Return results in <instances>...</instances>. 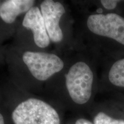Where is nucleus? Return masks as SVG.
Wrapping results in <instances>:
<instances>
[{
    "instance_id": "f257e3e1",
    "label": "nucleus",
    "mask_w": 124,
    "mask_h": 124,
    "mask_svg": "<svg viewBox=\"0 0 124 124\" xmlns=\"http://www.w3.org/2000/svg\"><path fill=\"white\" fill-rule=\"evenodd\" d=\"M91 33L100 38L113 51V59L124 57V17L116 12L92 14L86 20Z\"/></svg>"
},
{
    "instance_id": "1a4fd4ad",
    "label": "nucleus",
    "mask_w": 124,
    "mask_h": 124,
    "mask_svg": "<svg viewBox=\"0 0 124 124\" xmlns=\"http://www.w3.org/2000/svg\"><path fill=\"white\" fill-rule=\"evenodd\" d=\"M93 123L94 124H124V120L115 118L106 113L100 111L94 117Z\"/></svg>"
},
{
    "instance_id": "6e6552de",
    "label": "nucleus",
    "mask_w": 124,
    "mask_h": 124,
    "mask_svg": "<svg viewBox=\"0 0 124 124\" xmlns=\"http://www.w3.org/2000/svg\"><path fill=\"white\" fill-rule=\"evenodd\" d=\"M106 79L113 90H124V57L113 59L108 70Z\"/></svg>"
},
{
    "instance_id": "9d476101",
    "label": "nucleus",
    "mask_w": 124,
    "mask_h": 124,
    "mask_svg": "<svg viewBox=\"0 0 124 124\" xmlns=\"http://www.w3.org/2000/svg\"><path fill=\"white\" fill-rule=\"evenodd\" d=\"M121 2L118 0H101V4L105 9L108 10H114Z\"/></svg>"
},
{
    "instance_id": "f03ea898",
    "label": "nucleus",
    "mask_w": 124,
    "mask_h": 124,
    "mask_svg": "<svg viewBox=\"0 0 124 124\" xmlns=\"http://www.w3.org/2000/svg\"><path fill=\"white\" fill-rule=\"evenodd\" d=\"M66 87L71 100L77 105L86 104L93 95L95 73L87 62L79 60L71 66L65 76Z\"/></svg>"
},
{
    "instance_id": "39448f33",
    "label": "nucleus",
    "mask_w": 124,
    "mask_h": 124,
    "mask_svg": "<svg viewBox=\"0 0 124 124\" xmlns=\"http://www.w3.org/2000/svg\"><path fill=\"white\" fill-rule=\"evenodd\" d=\"M40 11L50 40L55 43L60 42L63 39V34L59 22L66 12L64 6L60 2L45 0L40 4Z\"/></svg>"
},
{
    "instance_id": "0eeeda50",
    "label": "nucleus",
    "mask_w": 124,
    "mask_h": 124,
    "mask_svg": "<svg viewBox=\"0 0 124 124\" xmlns=\"http://www.w3.org/2000/svg\"><path fill=\"white\" fill-rule=\"evenodd\" d=\"M33 0H7L0 4V20L5 24H12L20 15L27 13L34 7Z\"/></svg>"
},
{
    "instance_id": "ddd939ff",
    "label": "nucleus",
    "mask_w": 124,
    "mask_h": 124,
    "mask_svg": "<svg viewBox=\"0 0 124 124\" xmlns=\"http://www.w3.org/2000/svg\"><path fill=\"white\" fill-rule=\"evenodd\" d=\"M1 1H0V4H1Z\"/></svg>"
},
{
    "instance_id": "f8f14e48",
    "label": "nucleus",
    "mask_w": 124,
    "mask_h": 124,
    "mask_svg": "<svg viewBox=\"0 0 124 124\" xmlns=\"http://www.w3.org/2000/svg\"><path fill=\"white\" fill-rule=\"evenodd\" d=\"M0 124H5L4 116L1 112H0Z\"/></svg>"
},
{
    "instance_id": "423d86ee",
    "label": "nucleus",
    "mask_w": 124,
    "mask_h": 124,
    "mask_svg": "<svg viewBox=\"0 0 124 124\" xmlns=\"http://www.w3.org/2000/svg\"><path fill=\"white\" fill-rule=\"evenodd\" d=\"M23 26L30 29L33 33L35 43L40 48L47 47L50 43L44 19L38 7H33L25 13L23 21Z\"/></svg>"
},
{
    "instance_id": "7ed1b4c3",
    "label": "nucleus",
    "mask_w": 124,
    "mask_h": 124,
    "mask_svg": "<svg viewBox=\"0 0 124 124\" xmlns=\"http://www.w3.org/2000/svg\"><path fill=\"white\" fill-rule=\"evenodd\" d=\"M14 124H60L58 113L50 105L37 98H29L13 110Z\"/></svg>"
},
{
    "instance_id": "20e7f679",
    "label": "nucleus",
    "mask_w": 124,
    "mask_h": 124,
    "mask_svg": "<svg viewBox=\"0 0 124 124\" xmlns=\"http://www.w3.org/2000/svg\"><path fill=\"white\" fill-rule=\"evenodd\" d=\"M24 64L35 78L40 81L48 79L64 67V62L54 54L26 51L23 55Z\"/></svg>"
},
{
    "instance_id": "9b49d317",
    "label": "nucleus",
    "mask_w": 124,
    "mask_h": 124,
    "mask_svg": "<svg viewBox=\"0 0 124 124\" xmlns=\"http://www.w3.org/2000/svg\"><path fill=\"white\" fill-rule=\"evenodd\" d=\"M75 124H94V123L84 118H80L76 121Z\"/></svg>"
}]
</instances>
